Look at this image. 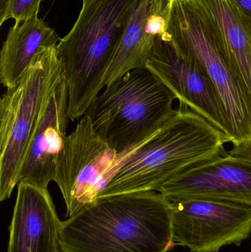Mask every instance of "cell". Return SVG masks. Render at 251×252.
Returning <instances> with one entry per match:
<instances>
[{
	"mask_svg": "<svg viewBox=\"0 0 251 252\" xmlns=\"http://www.w3.org/2000/svg\"><path fill=\"white\" fill-rule=\"evenodd\" d=\"M172 207L157 191L98 198L62 223L63 252H167Z\"/></svg>",
	"mask_w": 251,
	"mask_h": 252,
	"instance_id": "1",
	"label": "cell"
},
{
	"mask_svg": "<svg viewBox=\"0 0 251 252\" xmlns=\"http://www.w3.org/2000/svg\"><path fill=\"white\" fill-rule=\"evenodd\" d=\"M229 136L185 105L122 164L99 198L158 191L184 170L226 154ZM98 199V198H97Z\"/></svg>",
	"mask_w": 251,
	"mask_h": 252,
	"instance_id": "2",
	"label": "cell"
},
{
	"mask_svg": "<svg viewBox=\"0 0 251 252\" xmlns=\"http://www.w3.org/2000/svg\"><path fill=\"white\" fill-rule=\"evenodd\" d=\"M140 0H83L71 31L57 44L64 66L70 121L81 119L106 87L112 58Z\"/></svg>",
	"mask_w": 251,
	"mask_h": 252,
	"instance_id": "3",
	"label": "cell"
},
{
	"mask_svg": "<svg viewBox=\"0 0 251 252\" xmlns=\"http://www.w3.org/2000/svg\"><path fill=\"white\" fill-rule=\"evenodd\" d=\"M172 92L147 67L106 86L86 112L99 135L117 152L144 142L175 113Z\"/></svg>",
	"mask_w": 251,
	"mask_h": 252,
	"instance_id": "4",
	"label": "cell"
},
{
	"mask_svg": "<svg viewBox=\"0 0 251 252\" xmlns=\"http://www.w3.org/2000/svg\"><path fill=\"white\" fill-rule=\"evenodd\" d=\"M167 32L206 71L223 103L232 145L251 142V95L231 66L213 22L197 0H168Z\"/></svg>",
	"mask_w": 251,
	"mask_h": 252,
	"instance_id": "5",
	"label": "cell"
},
{
	"mask_svg": "<svg viewBox=\"0 0 251 252\" xmlns=\"http://www.w3.org/2000/svg\"><path fill=\"white\" fill-rule=\"evenodd\" d=\"M64 78L57 45L35 56L0 102V201L19 183L22 162L43 107Z\"/></svg>",
	"mask_w": 251,
	"mask_h": 252,
	"instance_id": "6",
	"label": "cell"
},
{
	"mask_svg": "<svg viewBox=\"0 0 251 252\" xmlns=\"http://www.w3.org/2000/svg\"><path fill=\"white\" fill-rule=\"evenodd\" d=\"M145 141L117 152L97 133L85 114L67 135L53 181L66 204V217H73L99 198L119 167Z\"/></svg>",
	"mask_w": 251,
	"mask_h": 252,
	"instance_id": "7",
	"label": "cell"
},
{
	"mask_svg": "<svg viewBox=\"0 0 251 252\" xmlns=\"http://www.w3.org/2000/svg\"><path fill=\"white\" fill-rule=\"evenodd\" d=\"M172 243L192 252H218L225 246H239L251 234V207L203 198L169 201Z\"/></svg>",
	"mask_w": 251,
	"mask_h": 252,
	"instance_id": "8",
	"label": "cell"
},
{
	"mask_svg": "<svg viewBox=\"0 0 251 252\" xmlns=\"http://www.w3.org/2000/svg\"><path fill=\"white\" fill-rule=\"evenodd\" d=\"M147 67L175 95L179 103L229 136L231 128L223 103L201 65L176 45L166 32L156 37Z\"/></svg>",
	"mask_w": 251,
	"mask_h": 252,
	"instance_id": "9",
	"label": "cell"
},
{
	"mask_svg": "<svg viewBox=\"0 0 251 252\" xmlns=\"http://www.w3.org/2000/svg\"><path fill=\"white\" fill-rule=\"evenodd\" d=\"M157 192L169 201L203 198L251 207V161L227 152L184 170Z\"/></svg>",
	"mask_w": 251,
	"mask_h": 252,
	"instance_id": "10",
	"label": "cell"
},
{
	"mask_svg": "<svg viewBox=\"0 0 251 252\" xmlns=\"http://www.w3.org/2000/svg\"><path fill=\"white\" fill-rule=\"evenodd\" d=\"M69 121V93L63 78L40 114L22 162L19 182L48 188L54 181Z\"/></svg>",
	"mask_w": 251,
	"mask_h": 252,
	"instance_id": "11",
	"label": "cell"
},
{
	"mask_svg": "<svg viewBox=\"0 0 251 252\" xmlns=\"http://www.w3.org/2000/svg\"><path fill=\"white\" fill-rule=\"evenodd\" d=\"M7 252H63L62 223L48 188L19 182Z\"/></svg>",
	"mask_w": 251,
	"mask_h": 252,
	"instance_id": "12",
	"label": "cell"
},
{
	"mask_svg": "<svg viewBox=\"0 0 251 252\" xmlns=\"http://www.w3.org/2000/svg\"><path fill=\"white\" fill-rule=\"evenodd\" d=\"M168 0H140L112 58L106 87L138 68L145 67L158 35L167 29Z\"/></svg>",
	"mask_w": 251,
	"mask_h": 252,
	"instance_id": "13",
	"label": "cell"
},
{
	"mask_svg": "<svg viewBox=\"0 0 251 252\" xmlns=\"http://www.w3.org/2000/svg\"><path fill=\"white\" fill-rule=\"evenodd\" d=\"M216 27L231 66L251 95V15L232 0H197Z\"/></svg>",
	"mask_w": 251,
	"mask_h": 252,
	"instance_id": "14",
	"label": "cell"
},
{
	"mask_svg": "<svg viewBox=\"0 0 251 252\" xmlns=\"http://www.w3.org/2000/svg\"><path fill=\"white\" fill-rule=\"evenodd\" d=\"M61 38L38 16L10 28L0 53V81L14 86L37 55L57 45Z\"/></svg>",
	"mask_w": 251,
	"mask_h": 252,
	"instance_id": "15",
	"label": "cell"
},
{
	"mask_svg": "<svg viewBox=\"0 0 251 252\" xmlns=\"http://www.w3.org/2000/svg\"><path fill=\"white\" fill-rule=\"evenodd\" d=\"M41 0H10L6 21L15 20V24H20L34 16H38Z\"/></svg>",
	"mask_w": 251,
	"mask_h": 252,
	"instance_id": "16",
	"label": "cell"
},
{
	"mask_svg": "<svg viewBox=\"0 0 251 252\" xmlns=\"http://www.w3.org/2000/svg\"><path fill=\"white\" fill-rule=\"evenodd\" d=\"M227 152L231 155L243 157L251 161V142L234 145L232 148Z\"/></svg>",
	"mask_w": 251,
	"mask_h": 252,
	"instance_id": "17",
	"label": "cell"
},
{
	"mask_svg": "<svg viewBox=\"0 0 251 252\" xmlns=\"http://www.w3.org/2000/svg\"><path fill=\"white\" fill-rule=\"evenodd\" d=\"M10 0H0V25L6 21Z\"/></svg>",
	"mask_w": 251,
	"mask_h": 252,
	"instance_id": "18",
	"label": "cell"
},
{
	"mask_svg": "<svg viewBox=\"0 0 251 252\" xmlns=\"http://www.w3.org/2000/svg\"><path fill=\"white\" fill-rule=\"evenodd\" d=\"M243 12L251 15V0H232Z\"/></svg>",
	"mask_w": 251,
	"mask_h": 252,
	"instance_id": "19",
	"label": "cell"
}]
</instances>
